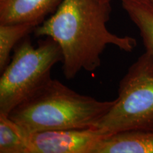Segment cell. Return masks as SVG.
I'll use <instances>...</instances> for the list:
<instances>
[{"label": "cell", "instance_id": "9c48e42d", "mask_svg": "<svg viewBox=\"0 0 153 153\" xmlns=\"http://www.w3.org/2000/svg\"><path fill=\"white\" fill-rule=\"evenodd\" d=\"M38 25L32 23L0 24V72L11 60V53L23 38L34 32Z\"/></svg>", "mask_w": 153, "mask_h": 153}, {"label": "cell", "instance_id": "6da1fadb", "mask_svg": "<svg viewBox=\"0 0 153 153\" xmlns=\"http://www.w3.org/2000/svg\"><path fill=\"white\" fill-rule=\"evenodd\" d=\"M111 2L101 0H63L57 10L38 26L36 37H50L62 53L65 78L73 79L82 70L93 72L101 66V56L109 45L132 52L137 41L131 36L112 33L106 24Z\"/></svg>", "mask_w": 153, "mask_h": 153}, {"label": "cell", "instance_id": "52a82bcc", "mask_svg": "<svg viewBox=\"0 0 153 153\" xmlns=\"http://www.w3.org/2000/svg\"><path fill=\"white\" fill-rule=\"evenodd\" d=\"M94 153H153V129H135L108 134Z\"/></svg>", "mask_w": 153, "mask_h": 153}, {"label": "cell", "instance_id": "5b68a950", "mask_svg": "<svg viewBox=\"0 0 153 153\" xmlns=\"http://www.w3.org/2000/svg\"><path fill=\"white\" fill-rule=\"evenodd\" d=\"M108 135L101 129H63L28 134V153H94Z\"/></svg>", "mask_w": 153, "mask_h": 153}, {"label": "cell", "instance_id": "8fae6325", "mask_svg": "<svg viewBox=\"0 0 153 153\" xmlns=\"http://www.w3.org/2000/svg\"><path fill=\"white\" fill-rule=\"evenodd\" d=\"M103 1H106V2H111L112 0H101ZM135 1H141V2H145V3H150V0H135Z\"/></svg>", "mask_w": 153, "mask_h": 153}, {"label": "cell", "instance_id": "ba28073f", "mask_svg": "<svg viewBox=\"0 0 153 153\" xmlns=\"http://www.w3.org/2000/svg\"><path fill=\"white\" fill-rule=\"evenodd\" d=\"M122 7L137 28L145 52L153 57V5L135 0H120Z\"/></svg>", "mask_w": 153, "mask_h": 153}, {"label": "cell", "instance_id": "277c9868", "mask_svg": "<svg viewBox=\"0 0 153 153\" xmlns=\"http://www.w3.org/2000/svg\"><path fill=\"white\" fill-rule=\"evenodd\" d=\"M118 97L96 128L108 134L153 129V57L141 55L119 83Z\"/></svg>", "mask_w": 153, "mask_h": 153}, {"label": "cell", "instance_id": "30bf717a", "mask_svg": "<svg viewBox=\"0 0 153 153\" xmlns=\"http://www.w3.org/2000/svg\"><path fill=\"white\" fill-rule=\"evenodd\" d=\"M0 153H28V134L8 115L1 113Z\"/></svg>", "mask_w": 153, "mask_h": 153}, {"label": "cell", "instance_id": "8992f818", "mask_svg": "<svg viewBox=\"0 0 153 153\" xmlns=\"http://www.w3.org/2000/svg\"><path fill=\"white\" fill-rule=\"evenodd\" d=\"M63 0H0V24L32 23L38 26Z\"/></svg>", "mask_w": 153, "mask_h": 153}, {"label": "cell", "instance_id": "7a4b0ae2", "mask_svg": "<svg viewBox=\"0 0 153 153\" xmlns=\"http://www.w3.org/2000/svg\"><path fill=\"white\" fill-rule=\"evenodd\" d=\"M115 103L76 92L51 78L8 114L27 134L95 128Z\"/></svg>", "mask_w": 153, "mask_h": 153}, {"label": "cell", "instance_id": "3957f363", "mask_svg": "<svg viewBox=\"0 0 153 153\" xmlns=\"http://www.w3.org/2000/svg\"><path fill=\"white\" fill-rule=\"evenodd\" d=\"M62 62L58 43L45 37L36 47L29 36L21 41L0 78V113L8 115L51 79V70Z\"/></svg>", "mask_w": 153, "mask_h": 153}, {"label": "cell", "instance_id": "7c38bea8", "mask_svg": "<svg viewBox=\"0 0 153 153\" xmlns=\"http://www.w3.org/2000/svg\"><path fill=\"white\" fill-rule=\"evenodd\" d=\"M150 4L153 5V0H150Z\"/></svg>", "mask_w": 153, "mask_h": 153}]
</instances>
